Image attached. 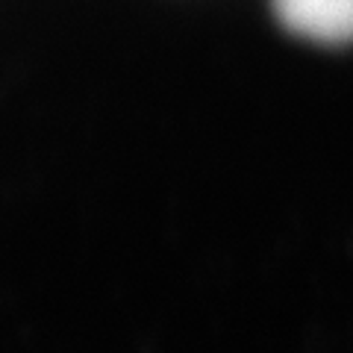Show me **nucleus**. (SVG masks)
<instances>
[{"instance_id":"nucleus-1","label":"nucleus","mask_w":353,"mask_h":353,"mask_svg":"<svg viewBox=\"0 0 353 353\" xmlns=\"http://www.w3.org/2000/svg\"><path fill=\"white\" fill-rule=\"evenodd\" d=\"M280 24L315 44L353 41V0H274Z\"/></svg>"}]
</instances>
